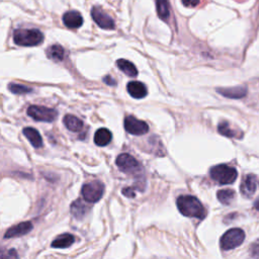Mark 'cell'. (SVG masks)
<instances>
[{
  "instance_id": "8fae6325",
  "label": "cell",
  "mask_w": 259,
  "mask_h": 259,
  "mask_svg": "<svg viewBox=\"0 0 259 259\" xmlns=\"http://www.w3.org/2000/svg\"><path fill=\"white\" fill-rule=\"evenodd\" d=\"M31 230H32V224L30 222H22L8 229L4 234V238L7 239V238L20 237L29 233Z\"/></svg>"
},
{
  "instance_id": "ba28073f",
  "label": "cell",
  "mask_w": 259,
  "mask_h": 259,
  "mask_svg": "<svg viewBox=\"0 0 259 259\" xmlns=\"http://www.w3.org/2000/svg\"><path fill=\"white\" fill-rule=\"evenodd\" d=\"M124 128L127 133L135 136H141L149 131V125L146 121L138 119L133 115H128L124 118Z\"/></svg>"
},
{
  "instance_id": "f1b7e54d",
  "label": "cell",
  "mask_w": 259,
  "mask_h": 259,
  "mask_svg": "<svg viewBox=\"0 0 259 259\" xmlns=\"http://www.w3.org/2000/svg\"><path fill=\"white\" fill-rule=\"evenodd\" d=\"M254 207H255L257 210H259V197L255 200V202H254Z\"/></svg>"
},
{
  "instance_id": "ffe728a7",
  "label": "cell",
  "mask_w": 259,
  "mask_h": 259,
  "mask_svg": "<svg viewBox=\"0 0 259 259\" xmlns=\"http://www.w3.org/2000/svg\"><path fill=\"white\" fill-rule=\"evenodd\" d=\"M87 210H88V206L80 199L75 200L71 204V213L77 220L83 219L87 213Z\"/></svg>"
},
{
  "instance_id": "7a4b0ae2",
  "label": "cell",
  "mask_w": 259,
  "mask_h": 259,
  "mask_svg": "<svg viewBox=\"0 0 259 259\" xmlns=\"http://www.w3.org/2000/svg\"><path fill=\"white\" fill-rule=\"evenodd\" d=\"M13 41L21 47H35L44 41V34L36 28H17L13 31Z\"/></svg>"
},
{
  "instance_id": "52a82bcc",
  "label": "cell",
  "mask_w": 259,
  "mask_h": 259,
  "mask_svg": "<svg viewBox=\"0 0 259 259\" xmlns=\"http://www.w3.org/2000/svg\"><path fill=\"white\" fill-rule=\"evenodd\" d=\"M82 196L87 202H97L103 195L104 185L101 181L94 180L89 183H86L82 187Z\"/></svg>"
},
{
  "instance_id": "4316f807",
  "label": "cell",
  "mask_w": 259,
  "mask_h": 259,
  "mask_svg": "<svg viewBox=\"0 0 259 259\" xmlns=\"http://www.w3.org/2000/svg\"><path fill=\"white\" fill-rule=\"evenodd\" d=\"M135 189H139V187H126L122 189V193L126 196V197H135L136 196V192Z\"/></svg>"
},
{
  "instance_id": "7c38bea8",
  "label": "cell",
  "mask_w": 259,
  "mask_h": 259,
  "mask_svg": "<svg viewBox=\"0 0 259 259\" xmlns=\"http://www.w3.org/2000/svg\"><path fill=\"white\" fill-rule=\"evenodd\" d=\"M63 22L68 28H79L83 24V17L79 11L70 10L63 15Z\"/></svg>"
},
{
  "instance_id": "484cf974",
  "label": "cell",
  "mask_w": 259,
  "mask_h": 259,
  "mask_svg": "<svg viewBox=\"0 0 259 259\" xmlns=\"http://www.w3.org/2000/svg\"><path fill=\"white\" fill-rule=\"evenodd\" d=\"M250 255L255 258H259V239L253 242L250 246Z\"/></svg>"
},
{
  "instance_id": "d4e9b609",
  "label": "cell",
  "mask_w": 259,
  "mask_h": 259,
  "mask_svg": "<svg viewBox=\"0 0 259 259\" xmlns=\"http://www.w3.org/2000/svg\"><path fill=\"white\" fill-rule=\"evenodd\" d=\"M8 89L12 93H15V94H26V93H29L32 91L31 88L21 85V84H17V83H10L8 85Z\"/></svg>"
},
{
  "instance_id": "cb8c5ba5",
  "label": "cell",
  "mask_w": 259,
  "mask_h": 259,
  "mask_svg": "<svg viewBox=\"0 0 259 259\" xmlns=\"http://www.w3.org/2000/svg\"><path fill=\"white\" fill-rule=\"evenodd\" d=\"M235 191L232 189H222L218 191L217 197L223 204H230L235 199Z\"/></svg>"
},
{
  "instance_id": "2e32d148",
  "label": "cell",
  "mask_w": 259,
  "mask_h": 259,
  "mask_svg": "<svg viewBox=\"0 0 259 259\" xmlns=\"http://www.w3.org/2000/svg\"><path fill=\"white\" fill-rule=\"evenodd\" d=\"M218 131L221 135L226 136L228 138H236V139H241L243 137V133L233 128L229 122L227 121H222L218 125Z\"/></svg>"
},
{
  "instance_id": "e0dca14e",
  "label": "cell",
  "mask_w": 259,
  "mask_h": 259,
  "mask_svg": "<svg viewBox=\"0 0 259 259\" xmlns=\"http://www.w3.org/2000/svg\"><path fill=\"white\" fill-rule=\"evenodd\" d=\"M111 138H112L111 133L107 128L101 127V128L97 130L95 135H94V143L97 146L103 147V146H106L110 143Z\"/></svg>"
},
{
  "instance_id": "83f0119b",
  "label": "cell",
  "mask_w": 259,
  "mask_h": 259,
  "mask_svg": "<svg viewBox=\"0 0 259 259\" xmlns=\"http://www.w3.org/2000/svg\"><path fill=\"white\" fill-rule=\"evenodd\" d=\"M103 81H104L106 84H108V85H114V84H115L114 80H113L110 76H106V77H104V78H103Z\"/></svg>"
},
{
  "instance_id": "5b68a950",
  "label": "cell",
  "mask_w": 259,
  "mask_h": 259,
  "mask_svg": "<svg viewBox=\"0 0 259 259\" xmlns=\"http://www.w3.org/2000/svg\"><path fill=\"white\" fill-rule=\"evenodd\" d=\"M115 163L119 170L125 174L136 175L142 171V165L132 155L126 153L118 155Z\"/></svg>"
},
{
  "instance_id": "5bb4252c",
  "label": "cell",
  "mask_w": 259,
  "mask_h": 259,
  "mask_svg": "<svg viewBox=\"0 0 259 259\" xmlns=\"http://www.w3.org/2000/svg\"><path fill=\"white\" fill-rule=\"evenodd\" d=\"M126 89L128 94L137 99L144 98L148 93L146 86L140 81H131L130 83H127Z\"/></svg>"
},
{
  "instance_id": "7402d4cb",
  "label": "cell",
  "mask_w": 259,
  "mask_h": 259,
  "mask_svg": "<svg viewBox=\"0 0 259 259\" xmlns=\"http://www.w3.org/2000/svg\"><path fill=\"white\" fill-rule=\"evenodd\" d=\"M64 123L66 127L72 132H80L83 128V122L77 116L72 114H66L64 117Z\"/></svg>"
},
{
  "instance_id": "8992f818",
  "label": "cell",
  "mask_w": 259,
  "mask_h": 259,
  "mask_svg": "<svg viewBox=\"0 0 259 259\" xmlns=\"http://www.w3.org/2000/svg\"><path fill=\"white\" fill-rule=\"evenodd\" d=\"M27 114L34 120L44 122H53L58 116V112L54 108L40 105H30L27 108Z\"/></svg>"
},
{
  "instance_id": "d6986e66",
  "label": "cell",
  "mask_w": 259,
  "mask_h": 259,
  "mask_svg": "<svg viewBox=\"0 0 259 259\" xmlns=\"http://www.w3.org/2000/svg\"><path fill=\"white\" fill-rule=\"evenodd\" d=\"M46 54L49 59H51L55 62H60L65 57V50L60 45H53L47 49Z\"/></svg>"
},
{
  "instance_id": "9c48e42d",
  "label": "cell",
  "mask_w": 259,
  "mask_h": 259,
  "mask_svg": "<svg viewBox=\"0 0 259 259\" xmlns=\"http://www.w3.org/2000/svg\"><path fill=\"white\" fill-rule=\"evenodd\" d=\"M91 16L99 27L103 29H114V20L99 6H94L91 9Z\"/></svg>"
},
{
  "instance_id": "44dd1931",
  "label": "cell",
  "mask_w": 259,
  "mask_h": 259,
  "mask_svg": "<svg viewBox=\"0 0 259 259\" xmlns=\"http://www.w3.org/2000/svg\"><path fill=\"white\" fill-rule=\"evenodd\" d=\"M116 65L120 71H122L125 75H127L130 77H136L138 75V70H137L136 66L127 60L119 59L116 61Z\"/></svg>"
},
{
  "instance_id": "ac0fdd59",
  "label": "cell",
  "mask_w": 259,
  "mask_h": 259,
  "mask_svg": "<svg viewBox=\"0 0 259 259\" xmlns=\"http://www.w3.org/2000/svg\"><path fill=\"white\" fill-rule=\"evenodd\" d=\"M75 241V238L71 234H62L59 237H57L53 242H52V247L53 248H68L70 247Z\"/></svg>"
},
{
  "instance_id": "9a60e30c",
  "label": "cell",
  "mask_w": 259,
  "mask_h": 259,
  "mask_svg": "<svg viewBox=\"0 0 259 259\" xmlns=\"http://www.w3.org/2000/svg\"><path fill=\"white\" fill-rule=\"evenodd\" d=\"M22 133L26 137V139L29 141V143L32 145V147L40 148L42 146L41 136L35 128L27 126V127L23 128Z\"/></svg>"
},
{
  "instance_id": "4fadbf2b",
  "label": "cell",
  "mask_w": 259,
  "mask_h": 259,
  "mask_svg": "<svg viewBox=\"0 0 259 259\" xmlns=\"http://www.w3.org/2000/svg\"><path fill=\"white\" fill-rule=\"evenodd\" d=\"M217 92L227 98H243L247 94V88L245 86H237L231 88H218Z\"/></svg>"
},
{
  "instance_id": "277c9868",
  "label": "cell",
  "mask_w": 259,
  "mask_h": 259,
  "mask_svg": "<svg viewBox=\"0 0 259 259\" xmlns=\"http://www.w3.org/2000/svg\"><path fill=\"white\" fill-rule=\"evenodd\" d=\"M245 239V233L243 230L234 228L227 231L221 238V248L223 250H231L240 246Z\"/></svg>"
},
{
  "instance_id": "3957f363",
  "label": "cell",
  "mask_w": 259,
  "mask_h": 259,
  "mask_svg": "<svg viewBox=\"0 0 259 259\" xmlns=\"http://www.w3.org/2000/svg\"><path fill=\"white\" fill-rule=\"evenodd\" d=\"M209 174L210 177L220 184H231L236 180L238 176L237 170L235 168L225 164H220L211 167L209 170Z\"/></svg>"
},
{
  "instance_id": "6da1fadb",
  "label": "cell",
  "mask_w": 259,
  "mask_h": 259,
  "mask_svg": "<svg viewBox=\"0 0 259 259\" xmlns=\"http://www.w3.org/2000/svg\"><path fill=\"white\" fill-rule=\"evenodd\" d=\"M178 210L185 217L202 220L206 217V210L202 203L193 195H180L176 200Z\"/></svg>"
},
{
  "instance_id": "603a6c76",
  "label": "cell",
  "mask_w": 259,
  "mask_h": 259,
  "mask_svg": "<svg viewBox=\"0 0 259 259\" xmlns=\"http://www.w3.org/2000/svg\"><path fill=\"white\" fill-rule=\"evenodd\" d=\"M156 7L158 16L163 20H168L170 15L168 0H156Z\"/></svg>"
},
{
  "instance_id": "30bf717a",
  "label": "cell",
  "mask_w": 259,
  "mask_h": 259,
  "mask_svg": "<svg viewBox=\"0 0 259 259\" xmlns=\"http://www.w3.org/2000/svg\"><path fill=\"white\" fill-rule=\"evenodd\" d=\"M259 186V179L254 174H247L243 177L241 182V193L245 197H251L257 191Z\"/></svg>"
}]
</instances>
